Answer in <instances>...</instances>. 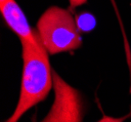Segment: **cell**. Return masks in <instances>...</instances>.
Returning a JSON list of instances; mask_svg holds the SVG:
<instances>
[{
    "instance_id": "obj_3",
    "label": "cell",
    "mask_w": 131,
    "mask_h": 122,
    "mask_svg": "<svg viewBox=\"0 0 131 122\" xmlns=\"http://www.w3.org/2000/svg\"><path fill=\"white\" fill-rule=\"evenodd\" d=\"M55 102L43 121H81L82 104L79 94L56 73L52 72Z\"/></svg>"
},
{
    "instance_id": "obj_5",
    "label": "cell",
    "mask_w": 131,
    "mask_h": 122,
    "mask_svg": "<svg viewBox=\"0 0 131 122\" xmlns=\"http://www.w3.org/2000/svg\"><path fill=\"white\" fill-rule=\"evenodd\" d=\"M74 19L80 32H90L96 27V18L91 13L82 12Z\"/></svg>"
},
{
    "instance_id": "obj_4",
    "label": "cell",
    "mask_w": 131,
    "mask_h": 122,
    "mask_svg": "<svg viewBox=\"0 0 131 122\" xmlns=\"http://www.w3.org/2000/svg\"><path fill=\"white\" fill-rule=\"evenodd\" d=\"M0 12L7 26L20 37L21 41H35L36 31L31 29L16 0H0Z\"/></svg>"
},
{
    "instance_id": "obj_6",
    "label": "cell",
    "mask_w": 131,
    "mask_h": 122,
    "mask_svg": "<svg viewBox=\"0 0 131 122\" xmlns=\"http://www.w3.org/2000/svg\"><path fill=\"white\" fill-rule=\"evenodd\" d=\"M70 1V5H71V11L72 9H74V8H77L78 6L82 5V4H84V3H86V1L87 0H69Z\"/></svg>"
},
{
    "instance_id": "obj_2",
    "label": "cell",
    "mask_w": 131,
    "mask_h": 122,
    "mask_svg": "<svg viewBox=\"0 0 131 122\" xmlns=\"http://www.w3.org/2000/svg\"><path fill=\"white\" fill-rule=\"evenodd\" d=\"M37 33L50 54L77 49L82 43L80 30L71 12L59 7H50L40 17Z\"/></svg>"
},
{
    "instance_id": "obj_1",
    "label": "cell",
    "mask_w": 131,
    "mask_h": 122,
    "mask_svg": "<svg viewBox=\"0 0 131 122\" xmlns=\"http://www.w3.org/2000/svg\"><path fill=\"white\" fill-rule=\"evenodd\" d=\"M23 55V74L21 94L16 109L6 121L17 122L33 105L47 97L53 86L46 48L36 32L35 41H21Z\"/></svg>"
}]
</instances>
